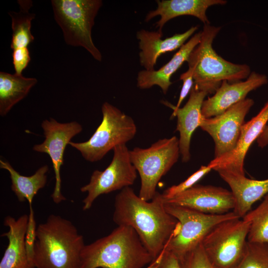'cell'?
<instances>
[{
    "label": "cell",
    "instance_id": "cell-1",
    "mask_svg": "<svg viewBox=\"0 0 268 268\" xmlns=\"http://www.w3.org/2000/svg\"><path fill=\"white\" fill-rule=\"evenodd\" d=\"M150 201L141 199L130 187L124 188L115 197L113 220L118 226L133 228L154 259L175 231L178 221L166 210L162 194L157 192Z\"/></svg>",
    "mask_w": 268,
    "mask_h": 268
},
{
    "label": "cell",
    "instance_id": "cell-2",
    "mask_svg": "<svg viewBox=\"0 0 268 268\" xmlns=\"http://www.w3.org/2000/svg\"><path fill=\"white\" fill-rule=\"evenodd\" d=\"M83 237L69 220L50 215L36 230L35 268H80Z\"/></svg>",
    "mask_w": 268,
    "mask_h": 268
},
{
    "label": "cell",
    "instance_id": "cell-3",
    "mask_svg": "<svg viewBox=\"0 0 268 268\" xmlns=\"http://www.w3.org/2000/svg\"><path fill=\"white\" fill-rule=\"evenodd\" d=\"M153 259L134 230L121 225L84 246L80 268H142Z\"/></svg>",
    "mask_w": 268,
    "mask_h": 268
},
{
    "label": "cell",
    "instance_id": "cell-4",
    "mask_svg": "<svg viewBox=\"0 0 268 268\" xmlns=\"http://www.w3.org/2000/svg\"><path fill=\"white\" fill-rule=\"evenodd\" d=\"M221 27L205 24L200 43L188 59L189 68L193 73L194 85L198 89L215 92L221 82L240 81L250 75V68L247 65L235 64L219 56L212 44Z\"/></svg>",
    "mask_w": 268,
    "mask_h": 268
},
{
    "label": "cell",
    "instance_id": "cell-5",
    "mask_svg": "<svg viewBox=\"0 0 268 268\" xmlns=\"http://www.w3.org/2000/svg\"><path fill=\"white\" fill-rule=\"evenodd\" d=\"M54 18L61 27L65 42L73 47H82L96 60L102 56L91 36L94 19L102 6L101 0H52Z\"/></svg>",
    "mask_w": 268,
    "mask_h": 268
},
{
    "label": "cell",
    "instance_id": "cell-6",
    "mask_svg": "<svg viewBox=\"0 0 268 268\" xmlns=\"http://www.w3.org/2000/svg\"><path fill=\"white\" fill-rule=\"evenodd\" d=\"M101 111L102 121L89 140L68 143L90 162L101 160L116 146L126 144L134 137L137 131L133 119L116 107L105 102Z\"/></svg>",
    "mask_w": 268,
    "mask_h": 268
},
{
    "label": "cell",
    "instance_id": "cell-7",
    "mask_svg": "<svg viewBox=\"0 0 268 268\" xmlns=\"http://www.w3.org/2000/svg\"><path fill=\"white\" fill-rule=\"evenodd\" d=\"M165 208L178 221L177 227L164 249L179 260L200 244L217 224L229 219L240 218L233 211L221 214H207L165 202Z\"/></svg>",
    "mask_w": 268,
    "mask_h": 268
},
{
    "label": "cell",
    "instance_id": "cell-8",
    "mask_svg": "<svg viewBox=\"0 0 268 268\" xmlns=\"http://www.w3.org/2000/svg\"><path fill=\"white\" fill-rule=\"evenodd\" d=\"M180 154L176 136L160 139L148 148L136 147L130 150L131 162L140 178L138 196L141 199H152L159 181L178 161Z\"/></svg>",
    "mask_w": 268,
    "mask_h": 268
},
{
    "label": "cell",
    "instance_id": "cell-9",
    "mask_svg": "<svg viewBox=\"0 0 268 268\" xmlns=\"http://www.w3.org/2000/svg\"><path fill=\"white\" fill-rule=\"evenodd\" d=\"M240 218L219 223L202 240L201 245L214 268H236L243 260L249 224Z\"/></svg>",
    "mask_w": 268,
    "mask_h": 268
},
{
    "label": "cell",
    "instance_id": "cell-10",
    "mask_svg": "<svg viewBox=\"0 0 268 268\" xmlns=\"http://www.w3.org/2000/svg\"><path fill=\"white\" fill-rule=\"evenodd\" d=\"M113 150L109 166L103 171H94L89 183L80 188L81 192L87 193L83 200V210L90 209L99 196L122 190L134 183L137 171L131 162L126 144L118 145Z\"/></svg>",
    "mask_w": 268,
    "mask_h": 268
},
{
    "label": "cell",
    "instance_id": "cell-11",
    "mask_svg": "<svg viewBox=\"0 0 268 268\" xmlns=\"http://www.w3.org/2000/svg\"><path fill=\"white\" fill-rule=\"evenodd\" d=\"M254 104L253 100L246 98L220 115L202 117L200 127L214 141V158L223 157L235 148L245 124V117Z\"/></svg>",
    "mask_w": 268,
    "mask_h": 268
},
{
    "label": "cell",
    "instance_id": "cell-12",
    "mask_svg": "<svg viewBox=\"0 0 268 268\" xmlns=\"http://www.w3.org/2000/svg\"><path fill=\"white\" fill-rule=\"evenodd\" d=\"M41 127L44 131L45 140L42 143L34 145L33 150L48 154L52 160L56 183L51 197L55 203H59L66 200L61 191L60 176L64 151L71 139L82 131V127L76 121L61 123L52 118L44 120Z\"/></svg>",
    "mask_w": 268,
    "mask_h": 268
},
{
    "label": "cell",
    "instance_id": "cell-13",
    "mask_svg": "<svg viewBox=\"0 0 268 268\" xmlns=\"http://www.w3.org/2000/svg\"><path fill=\"white\" fill-rule=\"evenodd\" d=\"M165 202L213 214L227 213L231 209L233 210L235 206L231 191L220 187L199 184Z\"/></svg>",
    "mask_w": 268,
    "mask_h": 268
},
{
    "label": "cell",
    "instance_id": "cell-14",
    "mask_svg": "<svg viewBox=\"0 0 268 268\" xmlns=\"http://www.w3.org/2000/svg\"><path fill=\"white\" fill-rule=\"evenodd\" d=\"M268 82V78L263 74L252 72L244 81L230 83L223 81L213 96L204 100L201 107L203 118H211L220 115L228 108L246 99L247 94Z\"/></svg>",
    "mask_w": 268,
    "mask_h": 268
},
{
    "label": "cell",
    "instance_id": "cell-15",
    "mask_svg": "<svg viewBox=\"0 0 268 268\" xmlns=\"http://www.w3.org/2000/svg\"><path fill=\"white\" fill-rule=\"evenodd\" d=\"M268 121V102L250 121L245 123L235 148L227 155L214 158L208 164L212 170H225L245 175L244 159L252 143L263 132Z\"/></svg>",
    "mask_w": 268,
    "mask_h": 268
},
{
    "label": "cell",
    "instance_id": "cell-16",
    "mask_svg": "<svg viewBox=\"0 0 268 268\" xmlns=\"http://www.w3.org/2000/svg\"><path fill=\"white\" fill-rule=\"evenodd\" d=\"M207 94V91L199 89L194 85L189 98L183 107L176 108L168 102L162 101L173 110L171 118L177 117L176 131L180 133L179 148L183 162H188L190 160L191 137L194 131L200 126L203 117L202 105Z\"/></svg>",
    "mask_w": 268,
    "mask_h": 268
},
{
    "label": "cell",
    "instance_id": "cell-17",
    "mask_svg": "<svg viewBox=\"0 0 268 268\" xmlns=\"http://www.w3.org/2000/svg\"><path fill=\"white\" fill-rule=\"evenodd\" d=\"M198 29L193 26L186 32L176 34L162 39V32L149 31L141 29L137 32L136 38L139 40V62L145 70H153L159 57L166 52L180 48Z\"/></svg>",
    "mask_w": 268,
    "mask_h": 268
},
{
    "label": "cell",
    "instance_id": "cell-18",
    "mask_svg": "<svg viewBox=\"0 0 268 268\" xmlns=\"http://www.w3.org/2000/svg\"><path fill=\"white\" fill-rule=\"evenodd\" d=\"M29 216L23 214L17 219L7 216L4 225L8 231L1 235L7 237L8 245L0 262V268H35L27 250L26 236Z\"/></svg>",
    "mask_w": 268,
    "mask_h": 268
},
{
    "label": "cell",
    "instance_id": "cell-19",
    "mask_svg": "<svg viewBox=\"0 0 268 268\" xmlns=\"http://www.w3.org/2000/svg\"><path fill=\"white\" fill-rule=\"evenodd\" d=\"M156 1L157 8L147 14L145 21L148 22L155 16H160L159 20L156 23L159 32H162V28L169 20L182 15L193 16L204 25L209 24L206 15L207 9L213 5L226 3L223 0H158Z\"/></svg>",
    "mask_w": 268,
    "mask_h": 268
},
{
    "label": "cell",
    "instance_id": "cell-20",
    "mask_svg": "<svg viewBox=\"0 0 268 268\" xmlns=\"http://www.w3.org/2000/svg\"><path fill=\"white\" fill-rule=\"evenodd\" d=\"M229 186L235 201L233 211L243 218L252 205L268 194V179L257 180L225 170L217 171Z\"/></svg>",
    "mask_w": 268,
    "mask_h": 268
},
{
    "label": "cell",
    "instance_id": "cell-21",
    "mask_svg": "<svg viewBox=\"0 0 268 268\" xmlns=\"http://www.w3.org/2000/svg\"><path fill=\"white\" fill-rule=\"evenodd\" d=\"M201 36V31L195 34L180 48L167 64L159 69L140 71L136 78L137 86L140 89H145L157 85L166 94L172 84L170 80L171 76L185 62H187L191 52L200 43Z\"/></svg>",
    "mask_w": 268,
    "mask_h": 268
},
{
    "label": "cell",
    "instance_id": "cell-22",
    "mask_svg": "<svg viewBox=\"0 0 268 268\" xmlns=\"http://www.w3.org/2000/svg\"><path fill=\"white\" fill-rule=\"evenodd\" d=\"M0 167L7 170L11 181V190L20 202L28 201L30 213H34L32 203L38 192L43 188L47 181V165L39 168L30 176H24L17 172L7 161L0 160Z\"/></svg>",
    "mask_w": 268,
    "mask_h": 268
},
{
    "label": "cell",
    "instance_id": "cell-23",
    "mask_svg": "<svg viewBox=\"0 0 268 268\" xmlns=\"http://www.w3.org/2000/svg\"><path fill=\"white\" fill-rule=\"evenodd\" d=\"M37 82L35 78L0 72V115L5 116Z\"/></svg>",
    "mask_w": 268,
    "mask_h": 268
},
{
    "label": "cell",
    "instance_id": "cell-24",
    "mask_svg": "<svg viewBox=\"0 0 268 268\" xmlns=\"http://www.w3.org/2000/svg\"><path fill=\"white\" fill-rule=\"evenodd\" d=\"M19 11L8 12L11 18L12 30L11 49L27 47L34 40L31 32V22L35 17V14L29 12L33 6L31 0H18Z\"/></svg>",
    "mask_w": 268,
    "mask_h": 268
},
{
    "label": "cell",
    "instance_id": "cell-25",
    "mask_svg": "<svg viewBox=\"0 0 268 268\" xmlns=\"http://www.w3.org/2000/svg\"><path fill=\"white\" fill-rule=\"evenodd\" d=\"M243 219L249 224L247 241L268 243V194L254 210H250Z\"/></svg>",
    "mask_w": 268,
    "mask_h": 268
},
{
    "label": "cell",
    "instance_id": "cell-26",
    "mask_svg": "<svg viewBox=\"0 0 268 268\" xmlns=\"http://www.w3.org/2000/svg\"><path fill=\"white\" fill-rule=\"evenodd\" d=\"M236 268H268V243L247 241L245 256Z\"/></svg>",
    "mask_w": 268,
    "mask_h": 268
},
{
    "label": "cell",
    "instance_id": "cell-27",
    "mask_svg": "<svg viewBox=\"0 0 268 268\" xmlns=\"http://www.w3.org/2000/svg\"><path fill=\"white\" fill-rule=\"evenodd\" d=\"M211 170V168L208 165L201 166L198 170L192 174L183 182L177 185L172 186L165 190L162 194L163 199L165 201L169 200L191 188Z\"/></svg>",
    "mask_w": 268,
    "mask_h": 268
},
{
    "label": "cell",
    "instance_id": "cell-28",
    "mask_svg": "<svg viewBox=\"0 0 268 268\" xmlns=\"http://www.w3.org/2000/svg\"><path fill=\"white\" fill-rule=\"evenodd\" d=\"M181 268H214L200 244L180 260Z\"/></svg>",
    "mask_w": 268,
    "mask_h": 268
},
{
    "label": "cell",
    "instance_id": "cell-29",
    "mask_svg": "<svg viewBox=\"0 0 268 268\" xmlns=\"http://www.w3.org/2000/svg\"><path fill=\"white\" fill-rule=\"evenodd\" d=\"M147 268H181L179 260L171 252L163 249Z\"/></svg>",
    "mask_w": 268,
    "mask_h": 268
},
{
    "label": "cell",
    "instance_id": "cell-30",
    "mask_svg": "<svg viewBox=\"0 0 268 268\" xmlns=\"http://www.w3.org/2000/svg\"><path fill=\"white\" fill-rule=\"evenodd\" d=\"M12 63L17 74H22L31 60L30 53L27 47L17 48L13 50Z\"/></svg>",
    "mask_w": 268,
    "mask_h": 268
},
{
    "label": "cell",
    "instance_id": "cell-31",
    "mask_svg": "<svg viewBox=\"0 0 268 268\" xmlns=\"http://www.w3.org/2000/svg\"><path fill=\"white\" fill-rule=\"evenodd\" d=\"M180 79L183 81V85L178 102L176 105L174 106L176 108L180 107L182 102L188 94L190 93L194 85L193 71L190 68H188L187 71L181 74Z\"/></svg>",
    "mask_w": 268,
    "mask_h": 268
},
{
    "label": "cell",
    "instance_id": "cell-32",
    "mask_svg": "<svg viewBox=\"0 0 268 268\" xmlns=\"http://www.w3.org/2000/svg\"><path fill=\"white\" fill-rule=\"evenodd\" d=\"M259 146L263 148L268 144V126H266L263 132L257 139Z\"/></svg>",
    "mask_w": 268,
    "mask_h": 268
}]
</instances>
